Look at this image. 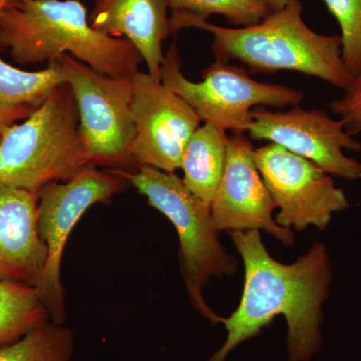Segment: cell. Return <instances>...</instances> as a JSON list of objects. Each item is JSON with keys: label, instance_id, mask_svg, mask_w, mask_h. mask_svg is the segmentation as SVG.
I'll return each mask as SVG.
<instances>
[{"label": "cell", "instance_id": "cell-24", "mask_svg": "<svg viewBox=\"0 0 361 361\" xmlns=\"http://www.w3.org/2000/svg\"><path fill=\"white\" fill-rule=\"evenodd\" d=\"M6 0H0V8H1L2 6L6 4Z\"/></svg>", "mask_w": 361, "mask_h": 361}, {"label": "cell", "instance_id": "cell-12", "mask_svg": "<svg viewBox=\"0 0 361 361\" xmlns=\"http://www.w3.org/2000/svg\"><path fill=\"white\" fill-rule=\"evenodd\" d=\"M255 148L244 134L228 137L224 173L217 188L211 213L218 231L263 230L278 241L291 245L290 229L273 219L277 208L255 161Z\"/></svg>", "mask_w": 361, "mask_h": 361}, {"label": "cell", "instance_id": "cell-4", "mask_svg": "<svg viewBox=\"0 0 361 361\" xmlns=\"http://www.w3.org/2000/svg\"><path fill=\"white\" fill-rule=\"evenodd\" d=\"M87 166L77 102L66 82L0 140V188L37 193L49 183L73 179Z\"/></svg>", "mask_w": 361, "mask_h": 361}, {"label": "cell", "instance_id": "cell-1", "mask_svg": "<svg viewBox=\"0 0 361 361\" xmlns=\"http://www.w3.org/2000/svg\"><path fill=\"white\" fill-rule=\"evenodd\" d=\"M229 233L245 268L238 308L223 318L228 336L209 361H225L230 353L258 336L278 315L288 326L289 361H307L322 346V306L332 280L329 250L313 244L292 264L271 257L258 230Z\"/></svg>", "mask_w": 361, "mask_h": 361}, {"label": "cell", "instance_id": "cell-18", "mask_svg": "<svg viewBox=\"0 0 361 361\" xmlns=\"http://www.w3.org/2000/svg\"><path fill=\"white\" fill-rule=\"evenodd\" d=\"M73 348L70 329L47 322L11 345L0 348V361H68Z\"/></svg>", "mask_w": 361, "mask_h": 361}, {"label": "cell", "instance_id": "cell-9", "mask_svg": "<svg viewBox=\"0 0 361 361\" xmlns=\"http://www.w3.org/2000/svg\"><path fill=\"white\" fill-rule=\"evenodd\" d=\"M255 161L273 200L279 208L275 222L303 231L310 226L326 229L334 213L349 208L332 176L302 157L276 144L255 148Z\"/></svg>", "mask_w": 361, "mask_h": 361}, {"label": "cell", "instance_id": "cell-20", "mask_svg": "<svg viewBox=\"0 0 361 361\" xmlns=\"http://www.w3.org/2000/svg\"><path fill=\"white\" fill-rule=\"evenodd\" d=\"M341 35L342 59L351 78L361 73V0H322Z\"/></svg>", "mask_w": 361, "mask_h": 361}, {"label": "cell", "instance_id": "cell-6", "mask_svg": "<svg viewBox=\"0 0 361 361\" xmlns=\"http://www.w3.org/2000/svg\"><path fill=\"white\" fill-rule=\"evenodd\" d=\"M176 44L161 63L160 78L196 111L201 122L212 123L234 134L247 133L256 106L284 109L298 106L305 94L283 85L267 84L250 77L245 66L216 61L202 73V80L185 77Z\"/></svg>", "mask_w": 361, "mask_h": 361}, {"label": "cell", "instance_id": "cell-5", "mask_svg": "<svg viewBox=\"0 0 361 361\" xmlns=\"http://www.w3.org/2000/svg\"><path fill=\"white\" fill-rule=\"evenodd\" d=\"M113 171L146 196L149 205L174 225L179 235L183 276L192 305L209 322H222L223 318L204 300L202 290L211 278L234 274L237 262L221 245L211 207L195 196L175 173L152 167Z\"/></svg>", "mask_w": 361, "mask_h": 361}, {"label": "cell", "instance_id": "cell-19", "mask_svg": "<svg viewBox=\"0 0 361 361\" xmlns=\"http://www.w3.org/2000/svg\"><path fill=\"white\" fill-rule=\"evenodd\" d=\"M173 13L193 14L208 20L212 16H222L236 27L260 23L270 13L262 0H166Z\"/></svg>", "mask_w": 361, "mask_h": 361}, {"label": "cell", "instance_id": "cell-8", "mask_svg": "<svg viewBox=\"0 0 361 361\" xmlns=\"http://www.w3.org/2000/svg\"><path fill=\"white\" fill-rule=\"evenodd\" d=\"M128 184L115 171L87 166L73 179L49 183L37 192V228L47 245V258L35 287L52 322L63 324L66 320L61 267L71 231L90 207L121 193Z\"/></svg>", "mask_w": 361, "mask_h": 361}, {"label": "cell", "instance_id": "cell-15", "mask_svg": "<svg viewBox=\"0 0 361 361\" xmlns=\"http://www.w3.org/2000/svg\"><path fill=\"white\" fill-rule=\"evenodd\" d=\"M228 135L212 123H204L188 142L180 160L185 186L211 207L224 173Z\"/></svg>", "mask_w": 361, "mask_h": 361}, {"label": "cell", "instance_id": "cell-17", "mask_svg": "<svg viewBox=\"0 0 361 361\" xmlns=\"http://www.w3.org/2000/svg\"><path fill=\"white\" fill-rule=\"evenodd\" d=\"M63 71L51 61L44 70L26 71L0 58V104L6 106H39L59 85Z\"/></svg>", "mask_w": 361, "mask_h": 361}, {"label": "cell", "instance_id": "cell-7", "mask_svg": "<svg viewBox=\"0 0 361 361\" xmlns=\"http://www.w3.org/2000/svg\"><path fill=\"white\" fill-rule=\"evenodd\" d=\"M73 90L80 116V133L89 166L134 171L135 137L130 77L104 75L70 54L52 59Z\"/></svg>", "mask_w": 361, "mask_h": 361}, {"label": "cell", "instance_id": "cell-21", "mask_svg": "<svg viewBox=\"0 0 361 361\" xmlns=\"http://www.w3.org/2000/svg\"><path fill=\"white\" fill-rule=\"evenodd\" d=\"M339 99L330 104V110L343 122L349 135L361 133V73L353 78L351 84Z\"/></svg>", "mask_w": 361, "mask_h": 361}, {"label": "cell", "instance_id": "cell-3", "mask_svg": "<svg viewBox=\"0 0 361 361\" xmlns=\"http://www.w3.org/2000/svg\"><path fill=\"white\" fill-rule=\"evenodd\" d=\"M0 49L23 66L70 54L116 77H130L142 63L129 40L94 30L80 0H6L0 8Z\"/></svg>", "mask_w": 361, "mask_h": 361}, {"label": "cell", "instance_id": "cell-22", "mask_svg": "<svg viewBox=\"0 0 361 361\" xmlns=\"http://www.w3.org/2000/svg\"><path fill=\"white\" fill-rule=\"evenodd\" d=\"M37 106H6L0 104V140L7 128L25 120Z\"/></svg>", "mask_w": 361, "mask_h": 361}, {"label": "cell", "instance_id": "cell-13", "mask_svg": "<svg viewBox=\"0 0 361 361\" xmlns=\"http://www.w3.org/2000/svg\"><path fill=\"white\" fill-rule=\"evenodd\" d=\"M37 193L0 188V281H39L47 248L37 228Z\"/></svg>", "mask_w": 361, "mask_h": 361}, {"label": "cell", "instance_id": "cell-2", "mask_svg": "<svg viewBox=\"0 0 361 361\" xmlns=\"http://www.w3.org/2000/svg\"><path fill=\"white\" fill-rule=\"evenodd\" d=\"M302 13L300 0H292L243 27H223L193 14L172 13L171 35L183 28L204 30L213 35L216 61H237L257 73L295 71L345 90L353 78L344 66L341 37L311 30Z\"/></svg>", "mask_w": 361, "mask_h": 361}, {"label": "cell", "instance_id": "cell-23", "mask_svg": "<svg viewBox=\"0 0 361 361\" xmlns=\"http://www.w3.org/2000/svg\"><path fill=\"white\" fill-rule=\"evenodd\" d=\"M271 11H279L286 6L292 0H262Z\"/></svg>", "mask_w": 361, "mask_h": 361}, {"label": "cell", "instance_id": "cell-16", "mask_svg": "<svg viewBox=\"0 0 361 361\" xmlns=\"http://www.w3.org/2000/svg\"><path fill=\"white\" fill-rule=\"evenodd\" d=\"M51 314L32 285L0 281V348L49 322Z\"/></svg>", "mask_w": 361, "mask_h": 361}, {"label": "cell", "instance_id": "cell-14", "mask_svg": "<svg viewBox=\"0 0 361 361\" xmlns=\"http://www.w3.org/2000/svg\"><path fill=\"white\" fill-rule=\"evenodd\" d=\"M89 16L97 32L122 37L134 45L148 73L160 78L165 54L163 44L171 35L166 0H94Z\"/></svg>", "mask_w": 361, "mask_h": 361}, {"label": "cell", "instance_id": "cell-10", "mask_svg": "<svg viewBox=\"0 0 361 361\" xmlns=\"http://www.w3.org/2000/svg\"><path fill=\"white\" fill-rule=\"evenodd\" d=\"M132 85L135 132L130 153L135 167L175 173L200 118L161 78L139 71L132 75Z\"/></svg>", "mask_w": 361, "mask_h": 361}, {"label": "cell", "instance_id": "cell-11", "mask_svg": "<svg viewBox=\"0 0 361 361\" xmlns=\"http://www.w3.org/2000/svg\"><path fill=\"white\" fill-rule=\"evenodd\" d=\"M251 116L247 133L252 140L276 144L332 177L361 179V161L344 154V149L360 152L361 144L346 132L341 118L334 120L324 110L299 106L285 111L254 109Z\"/></svg>", "mask_w": 361, "mask_h": 361}]
</instances>
